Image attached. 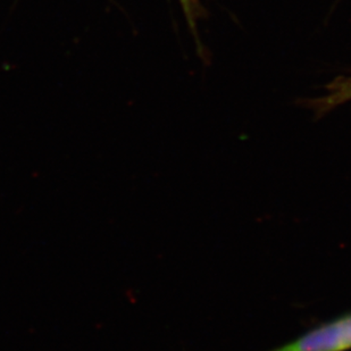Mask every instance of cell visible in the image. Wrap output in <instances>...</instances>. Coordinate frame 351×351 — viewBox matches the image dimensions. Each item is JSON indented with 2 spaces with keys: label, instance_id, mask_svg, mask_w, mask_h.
Listing matches in <instances>:
<instances>
[{
  "label": "cell",
  "instance_id": "2",
  "mask_svg": "<svg viewBox=\"0 0 351 351\" xmlns=\"http://www.w3.org/2000/svg\"><path fill=\"white\" fill-rule=\"evenodd\" d=\"M349 101H351V75L335 80V82L328 86V93L322 98L319 108L332 110Z\"/></svg>",
  "mask_w": 351,
  "mask_h": 351
},
{
  "label": "cell",
  "instance_id": "1",
  "mask_svg": "<svg viewBox=\"0 0 351 351\" xmlns=\"http://www.w3.org/2000/svg\"><path fill=\"white\" fill-rule=\"evenodd\" d=\"M351 312L323 322L291 341L267 351H350Z\"/></svg>",
  "mask_w": 351,
  "mask_h": 351
},
{
  "label": "cell",
  "instance_id": "3",
  "mask_svg": "<svg viewBox=\"0 0 351 351\" xmlns=\"http://www.w3.org/2000/svg\"><path fill=\"white\" fill-rule=\"evenodd\" d=\"M180 3L182 5L183 10L188 15L190 22H193V19H195V0H180Z\"/></svg>",
  "mask_w": 351,
  "mask_h": 351
}]
</instances>
